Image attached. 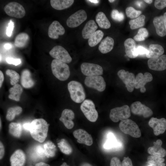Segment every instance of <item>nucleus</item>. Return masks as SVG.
<instances>
[{
    "label": "nucleus",
    "instance_id": "obj_1",
    "mask_svg": "<svg viewBox=\"0 0 166 166\" xmlns=\"http://www.w3.org/2000/svg\"><path fill=\"white\" fill-rule=\"evenodd\" d=\"M49 124L42 118L36 119L30 123H26L23 127L29 131L32 138L40 142H43L47 136Z\"/></svg>",
    "mask_w": 166,
    "mask_h": 166
},
{
    "label": "nucleus",
    "instance_id": "obj_2",
    "mask_svg": "<svg viewBox=\"0 0 166 166\" xmlns=\"http://www.w3.org/2000/svg\"><path fill=\"white\" fill-rule=\"evenodd\" d=\"M51 66L53 74L59 80L65 81L69 77V68L66 63L54 59L52 61Z\"/></svg>",
    "mask_w": 166,
    "mask_h": 166
},
{
    "label": "nucleus",
    "instance_id": "obj_3",
    "mask_svg": "<svg viewBox=\"0 0 166 166\" xmlns=\"http://www.w3.org/2000/svg\"><path fill=\"white\" fill-rule=\"evenodd\" d=\"M68 89L70 97L73 101L79 103L85 100V93L81 83L75 81H72L68 83Z\"/></svg>",
    "mask_w": 166,
    "mask_h": 166
},
{
    "label": "nucleus",
    "instance_id": "obj_4",
    "mask_svg": "<svg viewBox=\"0 0 166 166\" xmlns=\"http://www.w3.org/2000/svg\"><path fill=\"white\" fill-rule=\"evenodd\" d=\"M119 127L124 133L133 137L139 138L141 136V132L138 125L131 119H127L121 121Z\"/></svg>",
    "mask_w": 166,
    "mask_h": 166
},
{
    "label": "nucleus",
    "instance_id": "obj_5",
    "mask_svg": "<svg viewBox=\"0 0 166 166\" xmlns=\"http://www.w3.org/2000/svg\"><path fill=\"white\" fill-rule=\"evenodd\" d=\"M80 109L86 118L91 122H95L98 117V113L94 102L90 99H85L81 104Z\"/></svg>",
    "mask_w": 166,
    "mask_h": 166
},
{
    "label": "nucleus",
    "instance_id": "obj_6",
    "mask_svg": "<svg viewBox=\"0 0 166 166\" xmlns=\"http://www.w3.org/2000/svg\"><path fill=\"white\" fill-rule=\"evenodd\" d=\"M130 116L131 110L127 105L111 109L109 114L110 119L114 122L128 119Z\"/></svg>",
    "mask_w": 166,
    "mask_h": 166
},
{
    "label": "nucleus",
    "instance_id": "obj_7",
    "mask_svg": "<svg viewBox=\"0 0 166 166\" xmlns=\"http://www.w3.org/2000/svg\"><path fill=\"white\" fill-rule=\"evenodd\" d=\"M6 13L9 16L18 18L23 17L26 11L23 7L16 2H11L6 5L4 8Z\"/></svg>",
    "mask_w": 166,
    "mask_h": 166
},
{
    "label": "nucleus",
    "instance_id": "obj_8",
    "mask_svg": "<svg viewBox=\"0 0 166 166\" xmlns=\"http://www.w3.org/2000/svg\"><path fill=\"white\" fill-rule=\"evenodd\" d=\"M87 87L102 92L105 89L106 84L103 77L101 76L87 77L84 81Z\"/></svg>",
    "mask_w": 166,
    "mask_h": 166
},
{
    "label": "nucleus",
    "instance_id": "obj_9",
    "mask_svg": "<svg viewBox=\"0 0 166 166\" xmlns=\"http://www.w3.org/2000/svg\"><path fill=\"white\" fill-rule=\"evenodd\" d=\"M49 54L53 57L65 63H69L72 61L68 51L60 45L54 46L50 51Z\"/></svg>",
    "mask_w": 166,
    "mask_h": 166
},
{
    "label": "nucleus",
    "instance_id": "obj_10",
    "mask_svg": "<svg viewBox=\"0 0 166 166\" xmlns=\"http://www.w3.org/2000/svg\"><path fill=\"white\" fill-rule=\"evenodd\" d=\"M82 73L87 77L100 76L103 74V69L99 65L88 62H83L81 65Z\"/></svg>",
    "mask_w": 166,
    "mask_h": 166
},
{
    "label": "nucleus",
    "instance_id": "obj_11",
    "mask_svg": "<svg viewBox=\"0 0 166 166\" xmlns=\"http://www.w3.org/2000/svg\"><path fill=\"white\" fill-rule=\"evenodd\" d=\"M87 18V15L85 10H79L70 16L66 21L67 26L70 28L78 26Z\"/></svg>",
    "mask_w": 166,
    "mask_h": 166
},
{
    "label": "nucleus",
    "instance_id": "obj_12",
    "mask_svg": "<svg viewBox=\"0 0 166 166\" xmlns=\"http://www.w3.org/2000/svg\"><path fill=\"white\" fill-rule=\"evenodd\" d=\"M130 110L134 114L142 116L144 118L149 117L153 114L150 108L139 101H135L131 104Z\"/></svg>",
    "mask_w": 166,
    "mask_h": 166
},
{
    "label": "nucleus",
    "instance_id": "obj_13",
    "mask_svg": "<svg viewBox=\"0 0 166 166\" xmlns=\"http://www.w3.org/2000/svg\"><path fill=\"white\" fill-rule=\"evenodd\" d=\"M117 74L125 84L128 91L130 92H132L134 88L135 76L134 73L124 69H121L118 72Z\"/></svg>",
    "mask_w": 166,
    "mask_h": 166
},
{
    "label": "nucleus",
    "instance_id": "obj_14",
    "mask_svg": "<svg viewBox=\"0 0 166 166\" xmlns=\"http://www.w3.org/2000/svg\"><path fill=\"white\" fill-rule=\"evenodd\" d=\"M152 75L149 72H145L144 74L141 73H139L135 77L134 88L137 89H140V92L144 93L146 91L145 87L146 84L152 81Z\"/></svg>",
    "mask_w": 166,
    "mask_h": 166
},
{
    "label": "nucleus",
    "instance_id": "obj_15",
    "mask_svg": "<svg viewBox=\"0 0 166 166\" xmlns=\"http://www.w3.org/2000/svg\"><path fill=\"white\" fill-rule=\"evenodd\" d=\"M148 124L153 129L154 134L156 136L163 133L166 129V120L164 118L158 119L152 117L149 120Z\"/></svg>",
    "mask_w": 166,
    "mask_h": 166
},
{
    "label": "nucleus",
    "instance_id": "obj_16",
    "mask_svg": "<svg viewBox=\"0 0 166 166\" xmlns=\"http://www.w3.org/2000/svg\"><path fill=\"white\" fill-rule=\"evenodd\" d=\"M148 65L152 70L161 71L166 69V55H162L156 58H149Z\"/></svg>",
    "mask_w": 166,
    "mask_h": 166
},
{
    "label": "nucleus",
    "instance_id": "obj_17",
    "mask_svg": "<svg viewBox=\"0 0 166 166\" xmlns=\"http://www.w3.org/2000/svg\"><path fill=\"white\" fill-rule=\"evenodd\" d=\"M73 135L76 138L77 142L80 144L90 146L93 144V140L91 135L85 130L79 129L74 131Z\"/></svg>",
    "mask_w": 166,
    "mask_h": 166
},
{
    "label": "nucleus",
    "instance_id": "obj_18",
    "mask_svg": "<svg viewBox=\"0 0 166 166\" xmlns=\"http://www.w3.org/2000/svg\"><path fill=\"white\" fill-rule=\"evenodd\" d=\"M65 33V29L57 21H53L49 27L48 35L52 39H57L59 35H63Z\"/></svg>",
    "mask_w": 166,
    "mask_h": 166
},
{
    "label": "nucleus",
    "instance_id": "obj_19",
    "mask_svg": "<svg viewBox=\"0 0 166 166\" xmlns=\"http://www.w3.org/2000/svg\"><path fill=\"white\" fill-rule=\"evenodd\" d=\"M75 114L73 111L71 109H65L62 112L59 120L67 128L71 129L74 126L73 120Z\"/></svg>",
    "mask_w": 166,
    "mask_h": 166
},
{
    "label": "nucleus",
    "instance_id": "obj_20",
    "mask_svg": "<svg viewBox=\"0 0 166 166\" xmlns=\"http://www.w3.org/2000/svg\"><path fill=\"white\" fill-rule=\"evenodd\" d=\"M154 145L149 147L148 149V153L156 156L163 158L166 156V151L162 147V142L160 139H158L153 143Z\"/></svg>",
    "mask_w": 166,
    "mask_h": 166
},
{
    "label": "nucleus",
    "instance_id": "obj_21",
    "mask_svg": "<svg viewBox=\"0 0 166 166\" xmlns=\"http://www.w3.org/2000/svg\"><path fill=\"white\" fill-rule=\"evenodd\" d=\"M26 160V155L21 149L16 150L10 158L11 166H23Z\"/></svg>",
    "mask_w": 166,
    "mask_h": 166
},
{
    "label": "nucleus",
    "instance_id": "obj_22",
    "mask_svg": "<svg viewBox=\"0 0 166 166\" xmlns=\"http://www.w3.org/2000/svg\"><path fill=\"white\" fill-rule=\"evenodd\" d=\"M125 52L129 58H134L138 56L136 44L135 41L132 38L126 39L124 43Z\"/></svg>",
    "mask_w": 166,
    "mask_h": 166
},
{
    "label": "nucleus",
    "instance_id": "obj_23",
    "mask_svg": "<svg viewBox=\"0 0 166 166\" xmlns=\"http://www.w3.org/2000/svg\"><path fill=\"white\" fill-rule=\"evenodd\" d=\"M98 26L94 20L88 21L84 27L82 32L83 38L85 39H89L95 32Z\"/></svg>",
    "mask_w": 166,
    "mask_h": 166
},
{
    "label": "nucleus",
    "instance_id": "obj_24",
    "mask_svg": "<svg viewBox=\"0 0 166 166\" xmlns=\"http://www.w3.org/2000/svg\"><path fill=\"white\" fill-rule=\"evenodd\" d=\"M156 28L157 34L160 37H164L166 35L165 28L163 16L161 15L155 17L153 21Z\"/></svg>",
    "mask_w": 166,
    "mask_h": 166
},
{
    "label": "nucleus",
    "instance_id": "obj_25",
    "mask_svg": "<svg viewBox=\"0 0 166 166\" xmlns=\"http://www.w3.org/2000/svg\"><path fill=\"white\" fill-rule=\"evenodd\" d=\"M164 52L163 47L159 44H151L149 45L146 54L148 58H154L162 55Z\"/></svg>",
    "mask_w": 166,
    "mask_h": 166
},
{
    "label": "nucleus",
    "instance_id": "obj_26",
    "mask_svg": "<svg viewBox=\"0 0 166 166\" xmlns=\"http://www.w3.org/2000/svg\"><path fill=\"white\" fill-rule=\"evenodd\" d=\"M114 45L113 39L110 37L107 36L101 42L98 49L102 53H106L112 50Z\"/></svg>",
    "mask_w": 166,
    "mask_h": 166
},
{
    "label": "nucleus",
    "instance_id": "obj_27",
    "mask_svg": "<svg viewBox=\"0 0 166 166\" xmlns=\"http://www.w3.org/2000/svg\"><path fill=\"white\" fill-rule=\"evenodd\" d=\"M121 143L118 141L114 135L109 132L107 135V139L104 144L103 147L106 150L118 148L121 146Z\"/></svg>",
    "mask_w": 166,
    "mask_h": 166
},
{
    "label": "nucleus",
    "instance_id": "obj_28",
    "mask_svg": "<svg viewBox=\"0 0 166 166\" xmlns=\"http://www.w3.org/2000/svg\"><path fill=\"white\" fill-rule=\"evenodd\" d=\"M74 2L73 0H51L50 3L54 9L61 10L69 7Z\"/></svg>",
    "mask_w": 166,
    "mask_h": 166
},
{
    "label": "nucleus",
    "instance_id": "obj_29",
    "mask_svg": "<svg viewBox=\"0 0 166 166\" xmlns=\"http://www.w3.org/2000/svg\"><path fill=\"white\" fill-rule=\"evenodd\" d=\"M21 83L22 86L26 88H30L34 86V83L31 77L30 73L28 70L26 69L22 72Z\"/></svg>",
    "mask_w": 166,
    "mask_h": 166
},
{
    "label": "nucleus",
    "instance_id": "obj_30",
    "mask_svg": "<svg viewBox=\"0 0 166 166\" xmlns=\"http://www.w3.org/2000/svg\"><path fill=\"white\" fill-rule=\"evenodd\" d=\"M96 21L101 28L108 29L111 27V23L105 14L102 12H99L96 15Z\"/></svg>",
    "mask_w": 166,
    "mask_h": 166
},
{
    "label": "nucleus",
    "instance_id": "obj_31",
    "mask_svg": "<svg viewBox=\"0 0 166 166\" xmlns=\"http://www.w3.org/2000/svg\"><path fill=\"white\" fill-rule=\"evenodd\" d=\"M10 94L8 96L9 98L19 101L21 95L23 92V89L18 84H17L11 88L9 90Z\"/></svg>",
    "mask_w": 166,
    "mask_h": 166
},
{
    "label": "nucleus",
    "instance_id": "obj_32",
    "mask_svg": "<svg viewBox=\"0 0 166 166\" xmlns=\"http://www.w3.org/2000/svg\"><path fill=\"white\" fill-rule=\"evenodd\" d=\"M30 153V156L34 159H43L46 157L43 146L40 144L34 147Z\"/></svg>",
    "mask_w": 166,
    "mask_h": 166
},
{
    "label": "nucleus",
    "instance_id": "obj_33",
    "mask_svg": "<svg viewBox=\"0 0 166 166\" xmlns=\"http://www.w3.org/2000/svg\"><path fill=\"white\" fill-rule=\"evenodd\" d=\"M43 146L47 157H53L55 155L57 148L55 144L51 141H47L44 144Z\"/></svg>",
    "mask_w": 166,
    "mask_h": 166
},
{
    "label": "nucleus",
    "instance_id": "obj_34",
    "mask_svg": "<svg viewBox=\"0 0 166 166\" xmlns=\"http://www.w3.org/2000/svg\"><path fill=\"white\" fill-rule=\"evenodd\" d=\"M29 39V36L27 34L25 33H20L16 37L14 45L17 47H23L26 45Z\"/></svg>",
    "mask_w": 166,
    "mask_h": 166
},
{
    "label": "nucleus",
    "instance_id": "obj_35",
    "mask_svg": "<svg viewBox=\"0 0 166 166\" xmlns=\"http://www.w3.org/2000/svg\"><path fill=\"white\" fill-rule=\"evenodd\" d=\"M22 126L19 123L12 122L9 125V132L13 136L20 137L21 135Z\"/></svg>",
    "mask_w": 166,
    "mask_h": 166
},
{
    "label": "nucleus",
    "instance_id": "obj_36",
    "mask_svg": "<svg viewBox=\"0 0 166 166\" xmlns=\"http://www.w3.org/2000/svg\"><path fill=\"white\" fill-rule=\"evenodd\" d=\"M103 36L104 33L101 30L96 31L89 38L88 42L89 46L93 47L96 45L101 40Z\"/></svg>",
    "mask_w": 166,
    "mask_h": 166
},
{
    "label": "nucleus",
    "instance_id": "obj_37",
    "mask_svg": "<svg viewBox=\"0 0 166 166\" xmlns=\"http://www.w3.org/2000/svg\"><path fill=\"white\" fill-rule=\"evenodd\" d=\"M58 147L61 152L66 155H69L73 152L72 147L64 139H62L57 143Z\"/></svg>",
    "mask_w": 166,
    "mask_h": 166
},
{
    "label": "nucleus",
    "instance_id": "obj_38",
    "mask_svg": "<svg viewBox=\"0 0 166 166\" xmlns=\"http://www.w3.org/2000/svg\"><path fill=\"white\" fill-rule=\"evenodd\" d=\"M145 16L141 15L135 19H132L129 22L130 28L134 30L143 26L145 24Z\"/></svg>",
    "mask_w": 166,
    "mask_h": 166
},
{
    "label": "nucleus",
    "instance_id": "obj_39",
    "mask_svg": "<svg viewBox=\"0 0 166 166\" xmlns=\"http://www.w3.org/2000/svg\"><path fill=\"white\" fill-rule=\"evenodd\" d=\"M22 110V107L16 106L9 108L7 112L6 116V119L9 121L13 120L16 115L20 114Z\"/></svg>",
    "mask_w": 166,
    "mask_h": 166
},
{
    "label": "nucleus",
    "instance_id": "obj_40",
    "mask_svg": "<svg viewBox=\"0 0 166 166\" xmlns=\"http://www.w3.org/2000/svg\"><path fill=\"white\" fill-rule=\"evenodd\" d=\"M165 159L151 155L147 157V162L150 165L152 166H165V164L163 162Z\"/></svg>",
    "mask_w": 166,
    "mask_h": 166
},
{
    "label": "nucleus",
    "instance_id": "obj_41",
    "mask_svg": "<svg viewBox=\"0 0 166 166\" xmlns=\"http://www.w3.org/2000/svg\"><path fill=\"white\" fill-rule=\"evenodd\" d=\"M6 74L10 77V83L12 85H14L17 84L20 78L18 73L14 70L7 69L6 71Z\"/></svg>",
    "mask_w": 166,
    "mask_h": 166
},
{
    "label": "nucleus",
    "instance_id": "obj_42",
    "mask_svg": "<svg viewBox=\"0 0 166 166\" xmlns=\"http://www.w3.org/2000/svg\"><path fill=\"white\" fill-rule=\"evenodd\" d=\"M127 17L132 19H135L140 15L142 12L137 10L132 6L127 7L125 10Z\"/></svg>",
    "mask_w": 166,
    "mask_h": 166
},
{
    "label": "nucleus",
    "instance_id": "obj_43",
    "mask_svg": "<svg viewBox=\"0 0 166 166\" xmlns=\"http://www.w3.org/2000/svg\"><path fill=\"white\" fill-rule=\"evenodd\" d=\"M148 35V32L145 28H141L138 30L136 35L134 37V39L136 41H141L145 40Z\"/></svg>",
    "mask_w": 166,
    "mask_h": 166
},
{
    "label": "nucleus",
    "instance_id": "obj_44",
    "mask_svg": "<svg viewBox=\"0 0 166 166\" xmlns=\"http://www.w3.org/2000/svg\"><path fill=\"white\" fill-rule=\"evenodd\" d=\"M111 16L112 18L114 20L118 21H122L124 19V14L116 9L113 10L111 13Z\"/></svg>",
    "mask_w": 166,
    "mask_h": 166
},
{
    "label": "nucleus",
    "instance_id": "obj_45",
    "mask_svg": "<svg viewBox=\"0 0 166 166\" xmlns=\"http://www.w3.org/2000/svg\"><path fill=\"white\" fill-rule=\"evenodd\" d=\"M154 6L158 9H162L166 7V0H156Z\"/></svg>",
    "mask_w": 166,
    "mask_h": 166
},
{
    "label": "nucleus",
    "instance_id": "obj_46",
    "mask_svg": "<svg viewBox=\"0 0 166 166\" xmlns=\"http://www.w3.org/2000/svg\"><path fill=\"white\" fill-rule=\"evenodd\" d=\"M6 61L8 64H13L15 66L20 64L21 62L20 59H15L9 57L6 59Z\"/></svg>",
    "mask_w": 166,
    "mask_h": 166
},
{
    "label": "nucleus",
    "instance_id": "obj_47",
    "mask_svg": "<svg viewBox=\"0 0 166 166\" xmlns=\"http://www.w3.org/2000/svg\"><path fill=\"white\" fill-rule=\"evenodd\" d=\"M110 166H123L122 163L119 158L117 157L112 158L111 160Z\"/></svg>",
    "mask_w": 166,
    "mask_h": 166
},
{
    "label": "nucleus",
    "instance_id": "obj_48",
    "mask_svg": "<svg viewBox=\"0 0 166 166\" xmlns=\"http://www.w3.org/2000/svg\"><path fill=\"white\" fill-rule=\"evenodd\" d=\"M14 27V23L11 20H10L6 30V34L8 36L10 37L11 35Z\"/></svg>",
    "mask_w": 166,
    "mask_h": 166
},
{
    "label": "nucleus",
    "instance_id": "obj_49",
    "mask_svg": "<svg viewBox=\"0 0 166 166\" xmlns=\"http://www.w3.org/2000/svg\"><path fill=\"white\" fill-rule=\"evenodd\" d=\"M136 49L138 56L146 54L148 50L146 48L140 45L136 47Z\"/></svg>",
    "mask_w": 166,
    "mask_h": 166
},
{
    "label": "nucleus",
    "instance_id": "obj_50",
    "mask_svg": "<svg viewBox=\"0 0 166 166\" xmlns=\"http://www.w3.org/2000/svg\"><path fill=\"white\" fill-rule=\"evenodd\" d=\"M123 166H133L132 160L128 157H124L122 162Z\"/></svg>",
    "mask_w": 166,
    "mask_h": 166
},
{
    "label": "nucleus",
    "instance_id": "obj_51",
    "mask_svg": "<svg viewBox=\"0 0 166 166\" xmlns=\"http://www.w3.org/2000/svg\"><path fill=\"white\" fill-rule=\"evenodd\" d=\"M5 152L4 146L2 143H0V159H1L4 155Z\"/></svg>",
    "mask_w": 166,
    "mask_h": 166
},
{
    "label": "nucleus",
    "instance_id": "obj_52",
    "mask_svg": "<svg viewBox=\"0 0 166 166\" xmlns=\"http://www.w3.org/2000/svg\"><path fill=\"white\" fill-rule=\"evenodd\" d=\"M4 80V77L2 71H0V87H1Z\"/></svg>",
    "mask_w": 166,
    "mask_h": 166
},
{
    "label": "nucleus",
    "instance_id": "obj_53",
    "mask_svg": "<svg viewBox=\"0 0 166 166\" xmlns=\"http://www.w3.org/2000/svg\"><path fill=\"white\" fill-rule=\"evenodd\" d=\"M35 166H50L49 164L43 162H40L36 164Z\"/></svg>",
    "mask_w": 166,
    "mask_h": 166
},
{
    "label": "nucleus",
    "instance_id": "obj_54",
    "mask_svg": "<svg viewBox=\"0 0 166 166\" xmlns=\"http://www.w3.org/2000/svg\"><path fill=\"white\" fill-rule=\"evenodd\" d=\"M4 47L5 49H8L11 48L12 45L10 44L7 43L4 45Z\"/></svg>",
    "mask_w": 166,
    "mask_h": 166
},
{
    "label": "nucleus",
    "instance_id": "obj_55",
    "mask_svg": "<svg viewBox=\"0 0 166 166\" xmlns=\"http://www.w3.org/2000/svg\"><path fill=\"white\" fill-rule=\"evenodd\" d=\"M164 23L166 29V12L164 13L163 15Z\"/></svg>",
    "mask_w": 166,
    "mask_h": 166
},
{
    "label": "nucleus",
    "instance_id": "obj_56",
    "mask_svg": "<svg viewBox=\"0 0 166 166\" xmlns=\"http://www.w3.org/2000/svg\"><path fill=\"white\" fill-rule=\"evenodd\" d=\"M80 166H93L91 164L87 163H82Z\"/></svg>",
    "mask_w": 166,
    "mask_h": 166
},
{
    "label": "nucleus",
    "instance_id": "obj_57",
    "mask_svg": "<svg viewBox=\"0 0 166 166\" xmlns=\"http://www.w3.org/2000/svg\"><path fill=\"white\" fill-rule=\"evenodd\" d=\"M88 1L94 3H97L99 2V0H88Z\"/></svg>",
    "mask_w": 166,
    "mask_h": 166
},
{
    "label": "nucleus",
    "instance_id": "obj_58",
    "mask_svg": "<svg viewBox=\"0 0 166 166\" xmlns=\"http://www.w3.org/2000/svg\"><path fill=\"white\" fill-rule=\"evenodd\" d=\"M144 1L146 3H148L149 4H151L153 1V0H144Z\"/></svg>",
    "mask_w": 166,
    "mask_h": 166
},
{
    "label": "nucleus",
    "instance_id": "obj_59",
    "mask_svg": "<svg viewBox=\"0 0 166 166\" xmlns=\"http://www.w3.org/2000/svg\"><path fill=\"white\" fill-rule=\"evenodd\" d=\"M60 166H69V165H68L66 163L64 162Z\"/></svg>",
    "mask_w": 166,
    "mask_h": 166
},
{
    "label": "nucleus",
    "instance_id": "obj_60",
    "mask_svg": "<svg viewBox=\"0 0 166 166\" xmlns=\"http://www.w3.org/2000/svg\"><path fill=\"white\" fill-rule=\"evenodd\" d=\"M108 1L109 2H111V3H112V2H114V1H115V0H109Z\"/></svg>",
    "mask_w": 166,
    "mask_h": 166
},
{
    "label": "nucleus",
    "instance_id": "obj_61",
    "mask_svg": "<svg viewBox=\"0 0 166 166\" xmlns=\"http://www.w3.org/2000/svg\"><path fill=\"white\" fill-rule=\"evenodd\" d=\"M1 124V118H0V129H1V128L2 127V125Z\"/></svg>",
    "mask_w": 166,
    "mask_h": 166
},
{
    "label": "nucleus",
    "instance_id": "obj_62",
    "mask_svg": "<svg viewBox=\"0 0 166 166\" xmlns=\"http://www.w3.org/2000/svg\"><path fill=\"white\" fill-rule=\"evenodd\" d=\"M1 55H0V61H1Z\"/></svg>",
    "mask_w": 166,
    "mask_h": 166
},
{
    "label": "nucleus",
    "instance_id": "obj_63",
    "mask_svg": "<svg viewBox=\"0 0 166 166\" xmlns=\"http://www.w3.org/2000/svg\"><path fill=\"white\" fill-rule=\"evenodd\" d=\"M152 166L151 165H149V166Z\"/></svg>",
    "mask_w": 166,
    "mask_h": 166
},
{
    "label": "nucleus",
    "instance_id": "obj_64",
    "mask_svg": "<svg viewBox=\"0 0 166 166\" xmlns=\"http://www.w3.org/2000/svg\"><path fill=\"white\" fill-rule=\"evenodd\" d=\"M30 166H32L30 165Z\"/></svg>",
    "mask_w": 166,
    "mask_h": 166
}]
</instances>
